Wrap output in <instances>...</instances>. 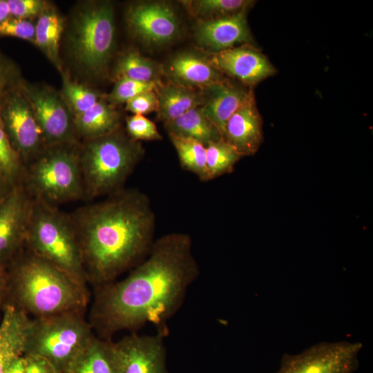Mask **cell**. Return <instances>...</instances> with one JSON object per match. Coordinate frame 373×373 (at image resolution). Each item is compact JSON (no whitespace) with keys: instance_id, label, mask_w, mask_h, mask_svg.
Wrapping results in <instances>:
<instances>
[{"instance_id":"obj_24","label":"cell","mask_w":373,"mask_h":373,"mask_svg":"<svg viewBox=\"0 0 373 373\" xmlns=\"http://www.w3.org/2000/svg\"><path fill=\"white\" fill-rule=\"evenodd\" d=\"M164 127L168 134L191 137L205 146L223 140L220 132L201 106L193 108L178 118L164 123Z\"/></svg>"},{"instance_id":"obj_2","label":"cell","mask_w":373,"mask_h":373,"mask_svg":"<svg viewBox=\"0 0 373 373\" xmlns=\"http://www.w3.org/2000/svg\"><path fill=\"white\" fill-rule=\"evenodd\" d=\"M68 216L86 277L98 287L140 263L155 240V212L138 189L124 188Z\"/></svg>"},{"instance_id":"obj_39","label":"cell","mask_w":373,"mask_h":373,"mask_svg":"<svg viewBox=\"0 0 373 373\" xmlns=\"http://www.w3.org/2000/svg\"><path fill=\"white\" fill-rule=\"evenodd\" d=\"M8 296V274L6 267L0 266V308L6 305Z\"/></svg>"},{"instance_id":"obj_29","label":"cell","mask_w":373,"mask_h":373,"mask_svg":"<svg viewBox=\"0 0 373 373\" xmlns=\"http://www.w3.org/2000/svg\"><path fill=\"white\" fill-rule=\"evenodd\" d=\"M118 77H126L140 82H157V69L149 59L139 52L130 51L117 61L116 67Z\"/></svg>"},{"instance_id":"obj_19","label":"cell","mask_w":373,"mask_h":373,"mask_svg":"<svg viewBox=\"0 0 373 373\" xmlns=\"http://www.w3.org/2000/svg\"><path fill=\"white\" fill-rule=\"evenodd\" d=\"M207 89L209 93L207 97H204L202 109L218 128L224 140L227 122L244 102L251 90L224 81Z\"/></svg>"},{"instance_id":"obj_22","label":"cell","mask_w":373,"mask_h":373,"mask_svg":"<svg viewBox=\"0 0 373 373\" xmlns=\"http://www.w3.org/2000/svg\"><path fill=\"white\" fill-rule=\"evenodd\" d=\"M159 108L157 118L164 123L172 121L189 110L201 106L204 96L193 88L178 83L160 86L157 90Z\"/></svg>"},{"instance_id":"obj_32","label":"cell","mask_w":373,"mask_h":373,"mask_svg":"<svg viewBox=\"0 0 373 373\" xmlns=\"http://www.w3.org/2000/svg\"><path fill=\"white\" fill-rule=\"evenodd\" d=\"M160 86L158 82H145L119 77L109 95V99L113 104L126 102L144 92L157 90Z\"/></svg>"},{"instance_id":"obj_40","label":"cell","mask_w":373,"mask_h":373,"mask_svg":"<svg viewBox=\"0 0 373 373\" xmlns=\"http://www.w3.org/2000/svg\"><path fill=\"white\" fill-rule=\"evenodd\" d=\"M10 14L7 1L5 0H0V23L10 17Z\"/></svg>"},{"instance_id":"obj_25","label":"cell","mask_w":373,"mask_h":373,"mask_svg":"<svg viewBox=\"0 0 373 373\" xmlns=\"http://www.w3.org/2000/svg\"><path fill=\"white\" fill-rule=\"evenodd\" d=\"M62 32L63 22L59 15L52 10H44L35 26V41L59 68V48Z\"/></svg>"},{"instance_id":"obj_37","label":"cell","mask_w":373,"mask_h":373,"mask_svg":"<svg viewBox=\"0 0 373 373\" xmlns=\"http://www.w3.org/2000/svg\"><path fill=\"white\" fill-rule=\"evenodd\" d=\"M12 17L26 19L41 14L44 3L39 0H6Z\"/></svg>"},{"instance_id":"obj_36","label":"cell","mask_w":373,"mask_h":373,"mask_svg":"<svg viewBox=\"0 0 373 373\" xmlns=\"http://www.w3.org/2000/svg\"><path fill=\"white\" fill-rule=\"evenodd\" d=\"M157 90H149L140 93L126 102L125 109L134 115H146L157 112L159 108Z\"/></svg>"},{"instance_id":"obj_30","label":"cell","mask_w":373,"mask_h":373,"mask_svg":"<svg viewBox=\"0 0 373 373\" xmlns=\"http://www.w3.org/2000/svg\"><path fill=\"white\" fill-rule=\"evenodd\" d=\"M63 97L73 117L80 115L100 100L99 95L91 88L71 81L63 76Z\"/></svg>"},{"instance_id":"obj_28","label":"cell","mask_w":373,"mask_h":373,"mask_svg":"<svg viewBox=\"0 0 373 373\" xmlns=\"http://www.w3.org/2000/svg\"><path fill=\"white\" fill-rule=\"evenodd\" d=\"M241 155L224 140L206 146V164L210 180L232 171Z\"/></svg>"},{"instance_id":"obj_15","label":"cell","mask_w":373,"mask_h":373,"mask_svg":"<svg viewBox=\"0 0 373 373\" xmlns=\"http://www.w3.org/2000/svg\"><path fill=\"white\" fill-rule=\"evenodd\" d=\"M208 61L218 71L248 85H254L276 73L262 54L249 47H233L214 52Z\"/></svg>"},{"instance_id":"obj_3","label":"cell","mask_w":373,"mask_h":373,"mask_svg":"<svg viewBox=\"0 0 373 373\" xmlns=\"http://www.w3.org/2000/svg\"><path fill=\"white\" fill-rule=\"evenodd\" d=\"M11 304L34 318L82 312L87 303L85 283L23 249L7 265Z\"/></svg>"},{"instance_id":"obj_42","label":"cell","mask_w":373,"mask_h":373,"mask_svg":"<svg viewBox=\"0 0 373 373\" xmlns=\"http://www.w3.org/2000/svg\"><path fill=\"white\" fill-rule=\"evenodd\" d=\"M1 316H2V312L0 311V322H1Z\"/></svg>"},{"instance_id":"obj_23","label":"cell","mask_w":373,"mask_h":373,"mask_svg":"<svg viewBox=\"0 0 373 373\" xmlns=\"http://www.w3.org/2000/svg\"><path fill=\"white\" fill-rule=\"evenodd\" d=\"M77 136L90 140L109 134L120 128L118 113L100 99L86 112L73 117Z\"/></svg>"},{"instance_id":"obj_31","label":"cell","mask_w":373,"mask_h":373,"mask_svg":"<svg viewBox=\"0 0 373 373\" xmlns=\"http://www.w3.org/2000/svg\"><path fill=\"white\" fill-rule=\"evenodd\" d=\"M24 167L12 148L0 116V176L13 186L22 182Z\"/></svg>"},{"instance_id":"obj_20","label":"cell","mask_w":373,"mask_h":373,"mask_svg":"<svg viewBox=\"0 0 373 373\" xmlns=\"http://www.w3.org/2000/svg\"><path fill=\"white\" fill-rule=\"evenodd\" d=\"M168 70L178 84L191 88H207L224 81L220 71L208 60L191 52L173 57Z\"/></svg>"},{"instance_id":"obj_14","label":"cell","mask_w":373,"mask_h":373,"mask_svg":"<svg viewBox=\"0 0 373 373\" xmlns=\"http://www.w3.org/2000/svg\"><path fill=\"white\" fill-rule=\"evenodd\" d=\"M127 24L134 35L148 45H164L179 35V20L173 8L159 1L132 5L126 14Z\"/></svg>"},{"instance_id":"obj_38","label":"cell","mask_w":373,"mask_h":373,"mask_svg":"<svg viewBox=\"0 0 373 373\" xmlns=\"http://www.w3.org/2000/svg\"><path fill=\"white\" fill-rule=\"evenodd\" d=\"M11 78L10 67L0 58V97L8 90L6 88L10 83Z\"/></svg>"},{"instance_id":"obj_8","label":"cell","mask_w":373,"mask_h":373,"mask_svg":"<svg viewBox=\"0 0 373 373\" xmlns=\"http://www.w3.org/2000/svg\"><path fill=\"white\" fill-rule=\"evenodd\" d=\"M114 12L109 3H89L76 15L70 35V51L86 73L97 74L107 64L115 44Z\"/></svg>"},{"instance_id":"obj_27","label":"cell","mask_w":373,"mask_h":373,"mask_svg":"<svg viewBox=\"0 0 373 373\" xmlns=\"http://www.w3.org/2000/svg\"><path fill=\"white\" fill-rule=\"evenodd\" d=\"M181 2L191 15L203 19L202 20L232 15L247 10L254 3L248 0H193Z\"/></svg>"},{"instance_id":"obj_7","label":"cell","mask_w":373,"mask_h":373,"mask_svg":"<svg viewBox=\"0 0 373 373\" xmlns=\"http://www.w3.org/2000/svg\"><path fill=\"white\" fill-rule=\"evenodd\" d=\"M93 336L82 312L30 318L23 352L47 359L62 373Z\"/></svg>"},{"instance_id":"obj_34","label":"cell","mask_w":373,"mask_h":373,"mask_svg":"<svg viewBox=\"0 0 373 373\" xmlns=\"http://www.w3.org/2000/svg\"><path fill=\"white\" fill-rule=\"evenodd\" d=\"M127 135L133 140L153 141L162 139L155 124L142 115H133L126 118Z\"/></svg>"},{"instance_id":"obj_33","label":"cell","mask_w":373,"mask_h":373,"mask_svg":"<svg viewBox=\"0 0 373 373\" xmlns=\"http://www.w3.org/2000/svg\"><path fill=\"white\" fill-rule=\"evenodd\" d=\"M7 373H59L47 359L32 353L23 352L10 365Z\"/></svg>"},{"instance_id":"obj_17","label":"cell","mask_w":373,"mask_h":373,"mask_svg":"<svg viewBox=\"0 0 373 373\" xmlns=\"http://www.w3.org/2000/svg\"><path fill=\"white\" fill-rule=\"evenodd\" d=\"M224 140L242 156L254 155L262 140V119L252 91L227 122Z\"/></svg>"},{"instance_id":"obj_16","label":"cell","mask_w":373,"mask_h":373,"mask_svg":"<svg viewBox=\"0 0 373 373\" xmlns=\"http://www.w3.org/2000/svg\"><path fill=\"white\" fill-rule=\"evenodd\" d=\"M246 10L200 21L195 28L196 41L215 52L233 48L238 44L249 42L251 37Z\"/></svg>"},{"instance_id":"obj_1","label":"cell","mask_w":373,"mask_h":373,"mask_svg":"<svg viewBox=\"0 0 373 373\" xmlns=\"http://www.w3.org/2000/svg\"><path fill=\"white\" fill-rule=\"evenodd\" d=\"M200 272L191 237L182 232L164 234L125 278L98 287L93 325L107 340L147 323L166 334L167 321L181 307Z\"/></svg>"},{"instance_id":"obj_6","label":"cell","mask_w":373,"mask_h":373,"mask_svg":"<svg viewBox=\"0 0 373 373\" xmlns=\"http://www.w3.org/2000/svg\"><path fill=\"white\" fill-rule=\"evenodd\" d=\"M22 182L33 198L52 206L84 198L79 146H46L24 167Z\"/></svg>"},{"instance_id":"obj_11","label":"cell","mask_w":373,"mask_h":373,"mask_svg":"<svg viewBox=\"0 0 373 373\" xmlns=\"http://www.w3.org/2000/svg\"><path fill=\"white\" fill-rule=\"evenodd\" d=\"M21 90L32 108L46 146L77 143L73 115L63 96L47 87L24 84Z\"/></svg>"},{"instance_id":"obj_4","label":"cell","mask_w":373,"mask_h":373,"mask_svg":"<svg viewBox=\"0 0 373 373\" xmlns=\"http://www.w3.org/2000/svg\"><path fill=\"white\" fill-rule=\"evenodd\" d=\"M144 150L120 128L79 146L84 198L93 200L124 188Z\"/></svg>"},{"instance_id":"obj_21","label":"cell","mask_w":373,"mask_h":373,"mask_svg":"<svg viewBox=\"0 0 373 373\" xmlns=\"http://www.w3.org/2000/svg\"><path fill=\"white\" fill-rule=\"evenodd\" d=\"M62 373H118L114 342L93 336Z\"/></svg>"},{"instance_id":"obj_41","label":"cell","mask_w":373,"mask_h":373,"mask_svg":"<svg viewBox=\"0 0 373 373\" xmlns=\"http://www.w3.org/2000/svg\"><path fill=\"white\" fill-rule=\"evenodd\" d=\"M10 184H9L4 179L0 176V200L6 194L8 190L11 188Z\"/></svg>"},{"instance_id":"obj_13","label":"cell","mask_w":373,"mask_h":373,"mask_svg":"<svg viewBox=\"0 0 373 373\" xmlns=\"http://www.w3.org/2000/svg\"><path fill=\"white\" fill-rule=\"evenodd\" d=\"M166 334L141 335L133 332L114 342L118 373H166Z\"/></svg>"},{"instance_id":"obj_12","label":"cell","mask_w":373,"mask_h":373,"mask_svg":"<svg viewBox=\"0 0 373 373\" xmlns=\"http://www.w3.org/2000/svg\"><path fill=\"white\" fill-rule=\"evenodd\" d=\"M32 200L22 182L0 200V266L7 267L25 247Z\"/></svg>"},{"instance_id":"obj_26","label":"cell","mask_w":373,"mask_h":373,"mask_svg":"<svg viewBox=\"0 0 373 373\" xmlns=\"http://www.w3.org/2000/svg\"><path fill=\"white\" fill-rule=\"evenodd\" d=\"M181 166L194 173L200 181H209L206 164V146L191 137L169 134Z\"/></svg>"},{"instance_id":"obj_35","label":"cell","mask_w":373,"mask_h":373,"mask_svg":"<svg viewBox=\"0 0 373 373\" xmlns=\"http://www.w3.org/2000/svg\"><path fill=\"white\" fill-rule=\"evenodd\" d=\"M35 26L26 19L10 17L0 23V36L35 41Z\"/></svg>"},{"instance_id":"obj_5","label":"cell","mask_w":373,"mask_h":373,"mask_svg":"<svg viewBox=\"0 0 373 373\" xmlns=\"http://www.w3.org/2000/svg\"><path fill=\"white\" fill-rule=\"evenodd\" d=\"M25 247L35 255L85 283L78 239L68 215L33 198Z\"/></svg>"},{"instance_id":"obj_18","label":"cell","mask_w":373,"mask_h":373,"mask_svg":"<svg viewBox=\"0 0 373 373\" xmlns=\"http://www.w3.org/2000/svg\"><path fill=\"white\" fill-rule=\"evenodd\" d=\"M30 318L13 305L2 307L0 322V373H7L11 363L24 352Z\"/></svg>"},{"instance_id":"obj_10","label":"cell","mask_w":373,"mask_h":373,"mask_svg":"<svg viewBox=\"0 0 373 373\" xmlns=\"http://www.w3.org/2000/svg\"><path fill=\"white\" fill-rule=\"evenodd\" d=\"M361 342H322L296 354H285L275 373H354L358 367Z\"/></svg>"},{"instance_id":"obj_9","label":"cell","mask_w":373,"mask_h":373,"mask_svg":"<svg viewBox=\"0 0 373 373\" xmlns=\"http://www.w3.org/2000/svg\"><path fill=\"white\" fill-rule=\"evenodd\" d=\"M0 116L9 142L25 167L46 146L32 108L21 88L0 97Z\"/></svg>"}]
</instances>
